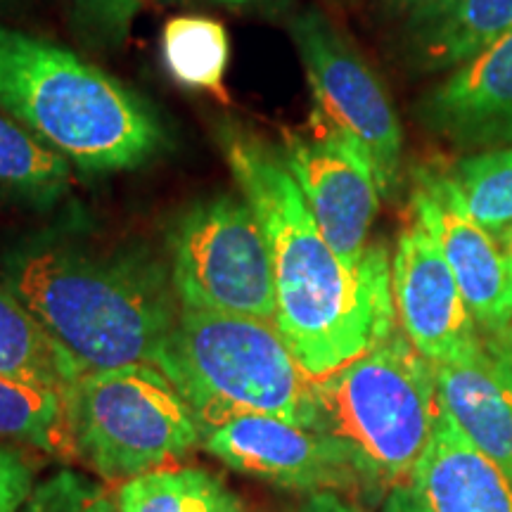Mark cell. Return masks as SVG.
I'll use <instances>...</instances> for the list:
<instances>
[{
    "label": "cell",
    "mask_w": 512,
    "mask_h": 512,
    "mask_svg": "<svg viewBox=\"0 0 512 512\" xmlns=\"http://www.w3.org/2000/svg\"><path fill=\"white\" fill-rule=\"evenodd\" d=\"M162 60L181 86L226 98L230 41L219 19L204 15L169 19L162 29Z\"/></svg>",
    "instance_id": "21"
},
{
    "label": "cell",
    "mask_w": 512,
    "mask_h": 512,
    "mask_svg": "<svg viewBox=\"0 0 512 512\" xmlns=\"http://www.w3.org/2000/svg\"><path fill=\"white\" fill-rule=\"evenodd\" d=\"M418 119L460 150L512 145V31L422 95Z\"/></svg>",
    "instance_id": "13"
},
{
    "label": "cell",
    "mask_w": 512,
    "mask_h": 512,
    "mask_svg": "<svg viewBox=\"0 0 512 512\" xmlns=\"http://www.w3.org/2000/svg\"><path fill=\"white\" fill-rule=\"evenodd\" d=\"M382 8L392 15H401V17H411L415 12L432 8V5L441 3V0H380Z\"/></svg>",
    "instance_id": "27"
},
{
    "label": "cell",
    "mask_w": 512,
    "mask_h": 512,
    "mask_svg": "<svg viewBox=\"0 0 512 512\" xmlns=\"http://www.w3.org/2000/svg\"><path fill=\"white\" fill-rule=\"evenodd\" d=\"M411 486L430 512H512V477L460 432L444 406Z\"/></svg>",
    "instance_id": "15"
},
{
    "label": "cell",
    "mask_w": 512,
    "mask_h": 512,
    "mask_svg": "<svg viewBox=\"0 0 512 512\" xmlns=\"http://www.w3.org/2000/svg\"><path fill=\"white\" fill-rule=\"evenodd\" d=\"M98 494L100 489L88 479L74 472H60L48 482L38 484L19 512H88Z\"/></svg>",
    "instance_id": "24"
},
{
    "label": "cell",
    "mask_w": 512,
    "mask_h": 512,
    "mask_svg": "<svg viewBox=\"0 0 512 512\" xmlns=\"http://www.w3.org/2000/svg\"><path fill=\"white\" fill-rule=\"evenodd\" d=\"M72 181V164L60 152L0 110V190L31 204H50Z\"/></svg>",
    "instance_id": "20"
},
{
    "label": "cell",
    "mask_w": 512,
    "mask_h": 512,
    "mask_svg": "<svg viewBox=\"0 0 512 512\" xmlns=\"http://www.w3.org/2000/svg\"><path fill=\"white\" fill-rule=\"evenodd\" d=\"M219 3L230 5V8H238V10L273 12V10H283L290 0H219Z\"/></svg>",
    "instance_id": "29"
},
{
    "label": "cell",
    "mask_w": 512,
    "mask_h": 512,
    "mask_svg": "<svg viewBox=\"0 0 512 512\" xmlns=\"http://www.w3.org/2000/svg\"><path fill=\"white\" fill-rule=\"evenodd\" d=\"M155 3L178 0H72L74 27L88 46L119 48L131 36L140 12Z\"/></svg>",
    "instance_id": "23"
},
{
    "label": "cell",
    "mask_w": 512,
    "mask_h": 512,
    "mask_svg": "<svg viewBox=\"0 0 512 512\" xmlns=\"http://www.w3.org/2000/svg\"><path fill=\"white\" fill-rule=\"evenodd\" d=\"M446 176L470 219L501 238L512 226V145L472 152Z\"/></svg>",
    "instance_id": "22"
},
{
    "label": "cell",
    "mask_w": 512,
    "mask_h": 512,
    "mask_svg": "<svg viewBox=\"0 0 512 512\" xmlns=\"http://www.w3.org/2000/svg\"><path fill=\"white\" fill-rule=\"evenodd\" d=\"M0 439L62 460L79 458L64 394L8 375H0Z\"/></svg>",
    "instance_id": "18"
},
{
    "label": "cell",
    "mask_w": 512,
    "mask_h": 512,
    "mask_svg": "<svg viewBox=\"0 0 512 512\" xmlns=\"http://www.w3.org/2000/svg\"><path fill=\"white\" fill-rule=\"evenodd\" d=\"M392 292L403 335L432 366L465 356L482 339L439 242L418 219L396 240Z\"/></svg>",
    "instance_id": "11"
},
{
    "label": "cell",
    "mask_w": 512,
    "mask_h": 512,
    "mask_svg": "<svg viewBox=\"0 0 512 512\" xmlns=\"http://www.w3.org/2000/svg\"><path fill=\"white\" fill-rule=\"evenodd\" d=\"M280 150L323 238L349 268L361 266L382 197L366 152L313 110L302 131L285 128Z\"/></svg>",
    "instance_id": "9"
},
{
    "label": "cell",
    "mask_w": 512,
    "mask_h": 512,
    "mask_svg": "<svg viewBox=\"0 0 512 512\" xmlns=\"http://www.w3.org/2000/svg\"><path fill=\"white\" fill-rule=\"evenodd\" d=\"M441 406L512 477V330L482 332L465 356L434 366Z\"/></svg>",
    "instance_id": "14"
},
{
    "label": "cell",
    "mask_w": 512,
    "mask_h": 512,
    "mask_svg": "<svg viewBox=\"0 0 512 512\" xmlns=\"http://www.w3.org/2000/svg\"><path fill=\"white\" fill-rule=\"evenodd\" d=\"M157 368L202 434L242 415H273L313 430V380L271 320L181 309Z\"/></svg>",
    "instance_id": "4"
},
{
    "label": "cell",
    "mask_w": 512,
    "mask_h": 512,
    "mask_svg": "<svg viewBox=\"0 0 512 512\" xmlns=\"http://www.w3.org/2000/svg\"><path fill=\"white\" fill-rule=\"evenodd\" d=\"M81 373L72 356L0 280V375L41 384L67 396Z\"/></svg>",
    "instance_id": "17"
},
{
    "label": "cell",
    "mask_w": 512,
    "mask_h": 512,
    "mask_svg": "<svg viewBox=\"0 0 512 512\" xmlns=\"http://www.w3.org/2000/svg\"><path fill=\"white\" fill-rule=\"evenodd\" d=\"M34 465L15 446L0 444V512H19L34 494Z\"/></svg>",
    "instance_id": "25"
},
{
    "label": "cell",
    "mask_w": 512,
    "mask_h": 512,
    "mask_svg": "<svg viewBox=\"0 0 512 512\" xmlns=\"http://www.w3.org/2000/svg\"><path fill=\"white\" fill-rule=\"evenodd\" d=\"M377 512H430V508L411 484H396L389 489L382 508Z\"/></svg>",
    "instance_id": "26"
},
{
    "label": "cell",
    "mask_w": 512,
    "mask_h": 512,
    "mask_svg": "<svg viewBox=\"0 0 512 512\" xmlns=\"http://www.w3.org/2000/svg\"><path fill=\"white\" fill-rule=\"evenodd\" d=\"M166 247L181 309L275 323L271 247L242 192L190 204L171 223Z\"/></svg>",
    "instance_id": "7"
},
{
    "label": "cell",
    "mask_w": 512,
    "mask_h": 512,
    "mask_svg": "<svg viewBox=\"0 0 512 512\" xmlns=\"http://www.w3.org/2000/svg\"><path fill=\"white\" fill-rule=\"evenodd\" d=\"M202 446L233 470L313 496L354 489L363 479L347 448L330 434L273 415L230 420L204 434Z\"/></svg>",
    "instance_id": "10"
},
{
    "label": "cell",
    "mask_w": 512,
    "mask_h": 512,
    "mask_svg": "<svg viewBox=\"0 0 512 512\" xmlns=\"http://www.w3.org/2000/svg\"><path fill=\"white\" fill-rule=\"evenodd\" d=\"M290 34L311 88V110L366 152L380 192L392 197L401 181L403 128L380 76L316 8L299 12Z\"/></svg>",
    "instance_id": "8"
},
{
    "label": "cell",
    "mask_w": 512,
    "mask_h": 512,
    "mask_svg": "<svg viewBox=\"0 0 512 512\" xmlns=\"http://www.w3.org/2000/svg\"><path fill=\"white\" fill-rule=\"evenodd\" d=\"M5 3V0H0V5H3Z\"/></svg>",
    "instance_id": "32"
},
{
    "label": "cell",
    "mask_w": 512,
    "mask_h": 512,
    "mask_svg": "<svg viewBox=\"0 0 512 512\" xmlns=\"http://www.w3.org/2000/svg\"><path fill=\"white\" fill-rule=\"evenodd\" d=\"M439 415L434 366L403 330L313 380V430L337 439L375 484H411Z\"/></svg>",
    "instance_id": "5"
},
{
    "label": "cell",
    "mask_w": 512,
    "mask_h": 512,
    "mask_svg": "<svg viewBox=\"0 0 512 512\" xmlns=\"http://www.w3.org/2000/svg\"><path fill=\"white\" fill-rule=\"evenodd\" d=\"M0 110L88 174L138 169L169 147L150 100L60 43L3 24Z\"/></svg>",
    "instance_id": "3"
},
{
    "label": "cell",
    "mask_w": 512,
    "mask_h": 512,
    "mask_svg": "<svg viewBox=\"0 0 512 512\" xmlns=\"http://www.w3.org/2000/svg\"><path fill=\"white\" fill-rule=\"evenodd\" d=\"M413 219L439 242L482 332L512 325V273L498 240L470 219L446 171L420 169L411 197Z\"/></svg>",
    "instance_id": "12"
},
{
    "label": "cell",
    "mask_w": 512,
    "mask_h": 512,
    "mask_svg": "<svg viewBox=\"0 0 512 512\" xmlns=\"http://www.w3.org/2000/svg\"><path fill=\"white\" fill-rule=\"evenodd\" d=\"M216 138L271 247L275 325L304 373L323 380L396 330L387 247H368L363 264L349 268L320 233L280 145L230 119Z\"/></svg>",
    "instance_id": "1"
},
{
    "label": "cell",
    "mask_w": 512,
    "mask_h": 512,
    "mask_svg": "<svg viewBox=\"0 0 512 512\" xmlns=\"http://www.w3.org/2000/svg\"><path fill=\"white\" fill-rule=\"evenodd\" d=\"M64 399L76 453L112 482L171 467L202 446L195 413L152 363L86 370Z\"/></svg>",
    "instance_id": "6"
},
{
    "label": "cell",
    "mask_w": 512,
    "mask_h": 512,
    "mask_svg": "<svg viewBox=\"0 0 512 512\" xmlns=\"http://www.w3.org/2000/svg\"><path fill=\"white\" fill-rule=\"evenodd\" d=\"M117 512H242L240 498L202 467H159L126 479Z\"/></svg>",
    "instance_id": "19"
},
{
    "label": "cell",
    "mask_w": 512,
    "mask_h": 512,
    "mask_svg": "<svg viewBox=\"0 0 512 512\" xmlns=\"http://www.w3.org/2000/svg\"><path fill=\"white\" fill-rule=\"evenodd\" d=\"M302 512H354V508L335 494H316Z\"/></svg>",
    "instance_id": "28"
},
{
    "label": "cell",
    "mask_w": 512,
    "mask_h": 512,
    "mask_svg": "<svg viewBox=\"0 0 512 512\" xmlns=\"http://www.w3.org/2000/svg\"><path fill=\"white\" fill-rule=\"evenodd\" d=\"M88 512H117V505H114V501L105 494V491H100V494L93 498V503H91V508H88Z\"/></svg>",
    "instance_id": "30"
},
{
    "label": "cell",
    "mask_w": 512,
    "mask_h": 512,
    "mask_svg": "<svg viewBox=\"0 0 512 512\" xmlns=\"http://www.w3.org/2000/svg\"><path fill=\"white\" fill-rule=\"evenodd\" d=\"M0 280L83 373L157 366L181 316L169 268L140 249L29 240L10 249Z\"/></svg>",
    "instance_id": "2"
},
{
    "label": "cell",
    "mask_w": 512,
    "mask_h": 512,
    "mask_svg": "<svg viewBox=\"0 0 512 512\" xmlns=\"http://www.w3.org/2000/svg\"><path fill=\"white\" fill-rule=\"evenodd\" d=\"M512 31V0H441L406 17V55L420 72H451Z\"/></svg>",
    "instance_id": "16"
},
{
    "label": "cell",
    "mask_w": 512,
    "mask_h": 512,
    "mask_svg": "<svg viewBox=\"0 0 512 512\" xmlns=\"http://www.w3.org/2000/svg\"><path fill=\"white\" fill-rule=\"evenodd\" d=\"M498 247H501L505 264H508L510 273H512V226H510L508 230H505L501 238H498Z\"/></svg>",
    "instance_id": "31"
}]
</instances>
